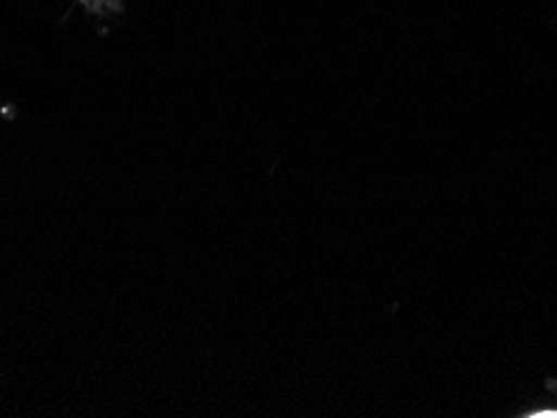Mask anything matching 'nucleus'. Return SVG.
<instances>
[{"label":"nucleus","mask_w":557,"mask_h":418,"mask_svg":"<svg viewBox=\"0 0 557 418\" xmlns=\"http://www.w3.org/2000/svg\"><path fill=\"white\" fill-rule=\"evenodd\" d=\"M535 418H557V411H543V414H535Z\"/></svg>","instance_id":"obj_1"}]
</instances>
